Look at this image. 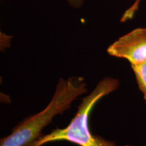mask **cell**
Wrapping results in <instances>:
<instances>
[{
    "label": "cell",
    "instance_id": "obj_1",
    "mask_svg": "<svg viewBox=\"0 0 146 146\" xmlns=\"http://www.w3.org/2000/svg\"><path fill=\"white\" fill-rule=\"evenodd\" d=\"M86 86L82 76L60 78L47 106L18 124L8 136L1 139L0 146H27L33 143L41 135V131L52 123L56 115L62 114L78 96L87 93Z\"/></svg>",
    "mask_w": 146,
    "mask_h": 146
},
{
    "label": "cell",
    "instance_id": "obj_2",
    "mask_svg": "<svg viewBox=\"0 0 146 146\" xmlns=\"http://www.w3.org/2000/svg\"><path fill=\"white\" fill-rule=\"evenodd\" d=\"M118 79L106 77L100 81L92 92L83 98L74 117L68 126L56 129L47 135H41L37 139L27 146H41L45 143L57 141H68L80 146H117L102 137L93 135L88 124L89 117L93 108L101 98L117 89ZM131 146V145H125Z\"/></svg>",
    "mask_w": 146,
    "mask_h": 146
},
{
    "label": "cell",
    "instance_id": "obj_3",
    "mask_svg": "<svg viewBox=\"0 0 146 146\" xmlns=\"http://www.w3.org/2000/svg\"><path fill=\"white\" fill-rule=\"evenodd\" d=\"M110 56L128 60L131 65L146 62V28H137L108 47Z\"/></svg>",
    "mask_w": 146,
    "mask_h": 146
},
{
    "label": "cell",
    "instance_id": "obj_4",
    "mask_svg": "<svg viewBox=\"0 0 146 146\" xmlns=\"http://www.w3.org/2000/svg\"><path fill=\"white\" fill-rule=\"evenodd\" d=\"M131 66L135 76L139 88L143 94L144 100L146 103V62Z\"/></svg>",
    "mask_w": 146,
    "mask_h": 146
},
{
    "label": "cell",
    "instance_id": "obj_5",
    "mask_svg": "<svg viewBox=\"0 0 146 146\" xmlns=\"http://www.w3.org/2000/svg\"><path fill=\"white\" fill-rule=\"evenodd\" d=\"M141 1L142 0H135L129 8L125 11V12L121 16V18H120L121 23H125L127 21H131L134 18L135 15L139 9Z\"/></svg>",
    "mask_w": 146,
    "mask_h": 146
},
{
    "label": "cell",
    "instance_id": "obj_6",
    "mask_svg": "<svg viewBox=\"0 0 146 146\" xmlns=\"http://www.w3.org/2000/svg\"><path fill=\"white\" fill-rule=\"evenodd\" d=\"M66 1L71 7L76 9L81 8L84 4V0H66Z\"/></svg>",
    "mask_w": 146,
    "mask_h": 146
}]
</instances>
